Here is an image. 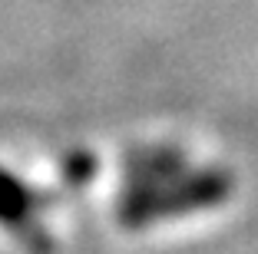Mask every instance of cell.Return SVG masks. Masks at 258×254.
Here are the masks:
<instances>
[]
</instances>
